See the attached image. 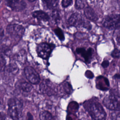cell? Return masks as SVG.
Wrapping results in <instances>:
<instances>
[{
    "label": "cell",
    "instance_id": "23",
    "mask_svg": "<svg viewBox=\"0 0 120 120\" xmlns=\"http://www.w3.org/2000/svg\"><path fill=\"white\" fill-rule=\"evenodd\" d=\"M120 55V52L118 49H114L112 52V56L115 58H118Z\"/></svg>",
    "mask_w": 120,
    "mask_h": 120
},
{
    "label": "cell",
    "instance_id": "14",
    "mask_svg": "<svg viewBox=\"0 0 120 120\" xmlns=\"http://www.w3.org/2000/svg\"><path fill=\"white\" fill-rule=\"evenodd\" d=\"M5 72L8 74H11L15 75L18 71V68L17 66L14 64H10L8 66L5 67L4 69Z\"/></svg>",
    "mask_w": 120,
    "mask_h": 120
},
{
    "label": "cell",
    "instance_id": "9",
    "mask_svg": "<svg viewBox=\"0 0 120 120\" xmlns=\"http://www.w3.org/2000/svg\"><path fill=\"white\" fill-rule=\"evenodd\" d=\"M7 5L13 10L20 11L26 7V3L24 0H6Z\"/></svg>",
    "mask_w": 120,
    "mask_h": 120
},
{
    "label": "cell",
    "instance_id": "29",
    "mask_svg": "<svg viewBox=\"0 0 120 120\" xmlns=\"http://www.w3.org/2000/svg\"><path fill=\"white\" fill-rule=\"evenodd\" d=\"M2 100H1V99L0 98V105H1V104H2Z\"/></svg>",
    "mask_w": 120,
    "mask_h": 120
},
{
    "label": "cell",
    "instance_id": "5",
    "mask_svg": "<svg viewBox=\"0 0 120 120\" xmlns=\"http://www.w3.org/2000/svg\"><path fill=\"white\" fill-rule=\"evenodd\" d=\"M68 22L70 25L73 26H83L87 29L91 28L89 22L84 20L82 15L77 13L73 14L69 17Z\"/></svg>",
    "mask_w": 120,
    "mask_h": 120
},
{
    "label": "cell",
    "instance_id": "25",
    "mask_svg": "<svg viewBox=\"0 0 120 120\" xmlns=\"http://www.w3.org/2000/svg\"><path fill=\"white\" fill-rule=\"evenodd\" d=\"M27 120H33V116L31 114L30 112H28L27 115Z\"/></svg>",
    "mask_w": 120,
    "mask_h": 120
},
{
    "label": "cell",
    "instance_id": "31",
    "mask_svg": "<svg viewBox=\"0 0 120 120\" xmlns=\"http://www.w3.org/2000/svg\"><path fill=\"white\" fill-rule=\"evenodd\" d=\"M119 6H120V2H119Z\"/></svg>",
    "mask_w": 120,
    "mask_h": 120
},
{
    "label": "cell",
    "instance_id": "3",
    "mask_svg": "<svg viewBox=\"0 0 120 120\" xmlns=\"http://www.w3.org/2000/svg\"><path fill=\"white\" fill-rule=\"evenodd\" d=\"M104 105L108 109L112 111H120V97L114 94L106 95L104 98Z\"/></svg>",
    "mask_w": 120,
    "mask_h": 120
},
{
    "label": "cell",
    "instance_id": "15",
    "mask_svg": "<svg viewBox=\"0 0 120 120\" xmlns=\"http://www.w3.org/2000/svg\"><path fill=\"white\" fill-rule=\"evenodd\" d=\"M40 120H54L51 113L46 111L42 112L39 115Z\"/></svg>",
    "mask_w": 120,
    "mask_h": 120
},
{
    "label": "cell",
    "instance_id": "4",
    "mask_svg": "<svg viewBox=\"0 0 120 120\" xmlns=\"http://www.w3.org/2000/svg\"><path fill=\"white\" fill-rule=\"evenodd\" d=\"M104 26L110 30L120 28V14H112L106 16L103 21Z\"/></svg>",
    "mask_w": 120,
    "mask_h": 120
},
{
    "label": "cell",
    "instance_id": "21",
    "mask_svg": "<svg viewBox=\"0 0 120 120\" xmlns=\"http://www.w3.org/2000/svg\"><path fill=\"white\" fill-rule=\"evenodd\" d=\"M85 0H76V5L78 8H82L85 6Z\"/></svg>",
    "mask_w": 120,
    "mask_h": 120
},
{
    "label": "cell",
    "instance_id": "17",
    "mask_svg": "<svg viewBox=\"0 0 120 120\" xmlns=\"http://www.w3.org/2000/svg\"><path fill=\"white\" fill-rule=\"evenodd\" d=\"M20 87L23 91L27 92L30 91L32 88V85L27 82H22L20 85Z\"/></svg>",
    "mask_w": 120,
    "mask_h": 120
},
{
    "label": "cell",
    "instance_id": "26",
    "mask_svg": "<svg viewBox=\"0 0 120 120\" xmlns=\"http://www.w3.org/2000/svg\"><path fill=\"white\" fill-rule=\"evenodd\" d=\"M4 36V30L2 28H0V40H1Z\"/></svg>",
    "mask_w": 120,
    "mask_h": 120
},
{
    "label": "cell",
    "instance_id": "11",
    "mask_svg": "<svg viewBox=\"0 0 120 120\" xmlns=\"http://www.w3.org/2000/svg\"><path fill=\"white\" fill-rule=\"evenodd\" d=\"M76 52L80 54L86 62H89L91 59L93 54V49L90 48L85 49L83 48H78L76 49Z\"/></svg>",
    "mask_w": 120,
    "mask_h": 120
},
{
    "label": "cell",
    "instance_id": "7",
    "mask_svg": "<svg viewBox=\"0 0 120 120\" xmlns=\"http://www.w3.org/2000/svg\"><path fill=\"white\" fill-rule=\"evenodd\" d=\"M7 31L11 37L19 39L22 36L24 32V29L20 25L11 24L7 26Z\"/></svg>",
    "mask_w": 120,
    "mask_h": 120
},
{
    "label": "cell",
    "instance_id": "13",
    "mask_svg": "<svg viewBox=\"0 0 120 120\" xmlns=\"http://www.w3.org/2000/svg\"><path fill=\"white\" fill-rule=\"evenodd\" d=\"M32 15L37 19L44 21H47L49 19L48 15L42 11H36L32 13Z\"/></svg>",
    "mask_w": 120,
    "mask_h": 120
},
{
    "label": "cell",
    "instance_id": "19",
    "mask_svg": "<svg viewBox=\"0 0 120 120\" xmlns=\"http://www.w3.org/2000/svg\"><path fill=\"white\" fill-rule=\"evenodd\" d=\"M111 120H120V111H114L111 115Z\"/></svg>",
    "mask_w": 120,
    "mask_h": 120
},
{
    "label": "cell",
    "instance_id": "2",
    "mask_svg": "<svg viewBox=\"0 0 120 120\" xmlns=\"http://www.w3.org/2000/svg\"><path fill=\"white\" fill-rule=\"evenodd\" d=\"M8 113L13 120H22V103L16 98L8 101Z\"/></svg>",
    "mask_w": 120,
    "mask_h": 120
},
{
    "label": "cell",
    "instance_id": "8",
    "mask_svg": "<svg viewBox=\"0 0 120 120\" xmlns=\"http://www.w3.org/2000/svg\"><path fill=\"white\" fill-rule=\"evenodd\" d=\"M24 74L27 80L31 83L36 84L40 81V77L36 71L31 67H26L24 69Z\"/></svg>",
    "mask_w": 120,
    "mask_h": 120
},
{
    "label": "cell",
    "instance_id": "22",
    "mask_svg": "<svg viewBox=\"0 0 120 120\" xmlns=\"http://www.w3.org/2000/svg\"><path fill=\"white\" fill-rule=\"evenodd\" d=\"M72 1V0H62L61 2L62 6L63 8H67L71 4Z\"/></svg>",
    "mask_w": 120,
    "mask_h": 120
},
{
    "label": "cell",
    "instance_id": "24",
    "mask_svg": "<svg viewBox=\"0 0 120 120\" xmlns=\"http://www.w3.org/2000/svg\"><path fill=\"white\" fill-rule=\"evenodd\" d=\"M116 39L118 44L120 45V30L118 31L117 33L116 36Z\"/></svg>",
    "mask_w": 120,
    "mask_h": 120
},
{
    "label": "cell",
    "instance_id": "18",
    "mask_svg": "<svg viewBox=\"0 0 120 120\" xmlns=\"http://www.w3.org/2000/svg\"><path fill=\"white\" fill-rule=\"evenodd\" d=\"M54 32L60 40H63L64 39V35L60 29L59 28H57L54 30Z\"/></svg>",
    "mask_w": 120,
    "mask_h": 120
},
{
    "label": "cell",
    "instance_id": "10",
    "mask_svg": "<svg viewBox=\"0 0 120 120\" xmlns=\"http://www.w3.org/2000/svg\"><path fill=\"white\" fill-rule=\"evenodd\" d=\"M40 90L41 91L48 95L53 94L54 90L52 87V84L48 81H44L40 85Z\"/></svg>",
    "mask_w": 120,
    "mask_h": 120
},
{
    "label": "cell",
    "instance_id": "16",
    "mask_svg": "<svg viewBox=\"0 0 120 120\" xmlns=\"http://www.w3.org/2000/svg\"><path fill=\"white\" fill-rule=\"evenodd\" d=\"M42 1L50 9L55 8L58 5V0H42Z\"/></svg>",
    "mask_w": 120,
    "mask_h": 120
},
{
    "label": "cell",
    "instance_id": "20",
    "mask_svg": "<svg viewBox=\"0 0 120 120\" xmlns=\"http://www.w3.org/2000/svg\"><path fill=\"white\" fill-rule=\"evenodd\" d=\"M6 60L4 58L0 55V70L4 69L5 67Z\"/></svg>",
    "mask_w": 120,
    "mask_h": 120
},
{
    "label": "cell",
    "instance_id": "32",
    "mask_svg": "<svg viewBox=\"0 0 120 120\" xmlns=\"http://www.w3.org/2000/svg\"><path fill=\"white\" fill-rule=\"evenodd\" d=\"M1 0H0V1H1Z\"/></svg>",
    "mask_w": 120,
    "mask_h": 120
},
{
    "label": "cell",
    "instance_id": "1",
    "mask_svg": "<svg viewBox=\"0 0 120 120\" xmlns=\"http://www.w3.org/2000/svg\"><path fill=\"white\" fill-rule=\"evenodd\" d=\"M85 106L93 120H105L106 113L99 103L94 100L89 101Z\"/></svg>",
    "mask_w": 120,
    "mask_h": 120
},
{
    "label": "cell",
    "instance_id": "6",
    "mask_svg": "<svg viewBox=\"0 0 120 120\" xmlns=\"http://www.w3.org/2000/svg\"><path fill=\"white\" fill-rule=\"evenodd\" d=\"M54 48V45L47 43H42L37 47V53L40 57L44 59H48Z\"/></svg>",
    "mask_w": 120,
    "mask_h": 120
},
{
    "label": "cell",
    "instance_id": "27",
    "mask_svg": "<svg viewBox=\"0 0 120 120\" xmlns=\"http://www.w3.org/2000/svg\"><path fill=\"white\" fill-rule=\"evenodd\" d=\"M108 61H104L103 63H102V66L103 67H104V68H105V67H106L107 66H108Z\"/></svg>",
    "mask_w": 120,
    "mask_h": 120
},
{
    "label": "cell",
    "instance_id": "12",
    "mask_svg": "<svg viewBox=\"0 0 120 120\" xmlns=\"http://www.w3.org/2000/svg\"><path fill=\"white\" fill-rule=\"evenodd\" d=\"M84 14L86 17L92 21H96L98 17L93 9L90 7H87L84 10Z\"/></svg>",
    "mask_w": 120,
    "mask_h": 120
},
{
    "label": "cell",
    "instance_id": "30",
    "mask_svg": "<svg viewBox=\"0 0 120 120\" xmlns=\"http://www.w3.org/2000/svg\"><path fill=\"white\" fill-rule=\"evenodd\" d=\"M28 0L30 1H34L35 0Z\"/></svg>",
    "mask_w": 120,
    "mask_h": 120
},
{
    "label": "cell",
    "instance_id": "28",
    "mask_svg": "<svg viewBox=\"0 0 120 120\" xmlns=\"http://www.w3.org/2000/svg\"><path fill=\"white\" fill-rule=\"evenodd\" d=\"M0 120H4L3 117L0 113Z\"/></svg>",
    "mask_w": 120,
    "mask_h": 120
}]
</instances>
